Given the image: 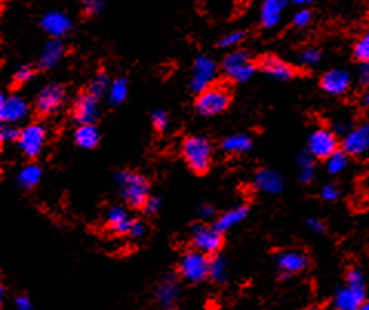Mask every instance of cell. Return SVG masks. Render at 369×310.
Wrapping results in <instances>:
<instances>
[{
    "label": "cell",
    "instance_id": "obj_1",
    "mask_svg": "<svg viewBox=\"0 0 369 310\" xmlns=\"http://www.w3.org/2000/svg\"><path fill=\"white\" fill-rule=\"evenodd\" d=\"M182 158L196 174H207L213 164V143L203 135H189L180 144Z\"/></svg>",
    "mask_w": 369,
    "mask_h": 310
},
{
    "label": "cell",
    "instance_id": "obj_2",
    "mask_svg": "<svg viewBox=\"0 0 369 310\" xmlns=\"http://www.w3.org/2000/svg\"><path fill=\"white\" fill-rule=\"evenodd\" d=\"M115 184L120 189L122 198L133 209H140L149 197V182L146 177L133 171H119L114 177Z\"/></svg>",
    "mask_w": 369,
    "mask_h": 310
},
{
    "label": "cell",
    "instance_id": "obj_3",
    "mask_svg": "<svg viewBox=\"0 0 369 310\" xmlns=\"http://www.w3.org/2000/svg\"><path fill=\"white\" fill-rule=\"evenodd\" d=\"M257 65L252 61L251 54L246 50H234L228 52L222 61L225 77L234 84H246L256 74Z\"/></svg>",
    "mask_w": 369,
    "mask_h": 310
},
{
    "label": "cell",
    "instance_id": "obj_4",
    "mask_svg": "<svg viewBox=\"0 0 369 310\" xmlns=\"http://www.w3.org/2000/svg\"><path fill=\"white\" fill-rule=\"evenodd\" d=\"M231 103V94L227 88L213 85L197 94L194 108L202 117H216L225 113Z\"/></svg>",
    "mask_w": 369,
    "mask_h": 310
},
{
    "label": "cell",
    "instance_id": "obj_5",
    "mask_svg": "<svg viewBox=\"0 0 369 310\" xmlns=\"http://www.w3.org/2000/svg\"><path fill=\"white\" fill-rule=\"evenodd\" d=\"M189 235L194 249L207 253L209 257H214L223 247V232L218 231L216 226L196 223L191 227Z\"/></svg>",
    "mask_w": 369,
    "mask_h": 310
},
{
    "label": "cell",
    "instance_id": "obj_6",
    "mask_svg": "<svg viewBox=\"0 0 369 310\" xmlns=\"http://www.w3.org/2000/svg\"><path fill=\"white\" fill-rule=\"evenodd\" d=\"M209 255L200 251H189L183 253L179 261V273L188 282H202L209 278Z\"/></svg>",
    "mask_w": 369,
    "mask_h": 310
},
{
    "label": "cell",
    "instance_id": "obj_7",
    "mask_svg": "<svg viewBox=\"0 0 369 310\" xmlns=\"http://www.w3.org/2000/svg\"><path fill=\"white\" fill-rule=\"evenodd\" d=\"M66 89L60 84L45 85L34 97V111L39 115L48 117L57 114L65 105Z\"/></svg>",
    "mask_w": 369,
    "mask_h": 310
},
{
    "label": "cell",
    "instance_id": "obj_8",
    "mask_svg": "<svg viewBox=\"0 0 369 310\" xmlns=\"http://www.w3.org/2000/svg\"><path fill=\"white\" fill-rule=\"evenodd\" d=\"M16 143L26 158H36L42 154L46 144V128L42 123H30L20 129Z\"/></svg>",
    "mask_w": 369,
    "mask_h": 310
},
{
    "label": "cell",
    "instance_id": "obj_9",
    "mask_svg": "<svg viewBox=\"0 0 369 310\" xmlns=\"http://www.w3.org/2000/svg\"><path fill=\"white\" fill-rule=\"evenodd\" d=\"M336 151H339V139L334 130L328 128L312 130L310 139H308V153L316 160H326Z\"/></svg>",
    "mask_w": 369,
    "mask_h": 310
},
{
    "label": "cell",
    "instance_id": "obj_10",
    "mask_svg": "<svg viewBox=\"0 0 369 310\" xmlns=\"http://www.w3.org/2000/svg\"><path fill=\"white\" fill-rule=\"evenodd\" d=\"M217 77L216 61L208 56H197L193 64V74H191L189 88L191 91L199 94L205 89L213 86Z\"/></svg>",
    "mask_w": 369,
    "mask_h": 310
},
{
    "label": "cell",
    "instance_id": "obj_11",
    "mask_svg": "<svg viewBox=\"0 0 369 310\" xmlns=\"http://www.w3.org/2000/svg\"><path fill=\"white\" fill-rule=\"evenodd\" d=\"M100 115L99 97H95L91 93L79 94L73 103V119L77 125L84 123H95Z\"/></svg>",
    "mask_w": 369,
    "mask_h": 310
},
{
    "label": "cell",
    "instance_id": "obj_12",
    "mask_svg": "<svg viewBox=\"0 0 369 310\" xmlns=\"http://www.w3.org/2000/svg\"><path fill=\"white\" fill-rule=\"evenodd\" d=\"M341 149L351 157H361L369 153V123L352 126L343 137Z\"/></svg>",
    "mask_w": 369,
    "mask_h": 310
},
{
    "label": "cell",
    "instance_id": "obj_13",
    "mask_svg": "<svg viewBox=\"0 0 369 310\" xmlns=\"http://www.w3.org/2000/svg\"><path fill=\"white\" fill-rule=\"evenodd\" d=\"M30 114V105L20 95L2 94L0 97V120L2 123H16L25 120Z\"/></svg>",
    "mask_w": 369,
    "mask_h": 310
},
{
    "label": "cell",
    "instance_id": "obj_14",
    "mask_svg": "<svg viewBox=\"0 0 369 310\" xmlns=\"http://www.w3.org/2000/svg\"><path fill=\"white\" fill-rule=\"evenodd\" d=\"M40 28L51 39H62L71 32L73 20L62 11H48L40 19Z\"/></svg>",
    "mask_w": 369,
    "mask_h": 310
},
{
    "label": "cell",
    "instance_id": "obj_15",
    "mask_svg": "<svg viewBox=\"0 0 369 310\" xmlns=\"http://www.w3.org/2000/svg\"><path fill=\"white\" fill-rule=\"evenodd\" d=\"M257 68L263 74L269 75V77L280 80V81L291 80L294 75H296V70H294V66L291 64L276 56H272V54H266V56H263L261 60H258Z\"/></svg>",
    "mask_w": 369,
    "mask_h": 310
},
{
    "label": "cell",
    "instance_id": "obj_16",
    "mask_svg": "<svg viewBox=\"0 0 369 310\" xmlns=\"http://www.w3.org/2000/svg\"><path fill=\"white\" fill-rule=\"evenodd\" d=\"M155 300L159 306L163 309H174L180 301V286L177 282V277L173 273H168L165 278L160 281V284L155 287Z\"/></svg>",
    "mask_w": 369,
    "mask_h": 310
},
{
    "label": "cell",
    "instance_id": "obj_17",
    "mask_svg": "<svg viewBox=\"0 0 369 310\" xmlns=\"http://www.w3.org/2000/svg\"><path fill=\"white\" fill-rule=\"evenodd\" d=\"M366 301L365 287H355L346 284L337 291L334 296L332 304L339 310H357L361 309L363 302Z\"/></svg>",
    "mask_w": 369,
    "mask_h": 310
},
{
    "label": "cell",
    "instance_id": "obj_18",
    "mask_svg": "<svg viewBox=\"0 0 369 310\" xmlns=\"http://www.w3.org/2000/svg\"><path fill=\"white\" fill-rule=\"evenodd\" d=\"M320 88L326 94L343 95L351 88V75L345 70H331L322 75L320 79Z\"/></svg>",
    "mask_w": 369,
    "mask_h": 310
},
{
    "label": "cell",
    "instance_id": "obj_19",
    "mask_svg": "<svg viewBox=\"0 0 369 310\" xmlns=\"http://www.w3.org/2000/svg\"><path fill=\"white\" fill-rule=\"evenodd\" d=\"M252 186H254L257 192H262V194H278V192H282L285 182L278 172L263 168L256 172L254 178H252Z\"/></svg>",
    "mask_w": 369,
    "mask_h": 310
},
{
    "label": "cell",
    "instance_id": "obj_20",
    "mask_svg": "<svg viewBox=\"0 0 369 310\" xmlns=\"http://www.w3.org/2000/svg\"><path fill=\"white\" fill-rule=\"evenodd\" d=\"M277 269L282 275H296L303 272L308 267V257L300 251H285L280 252L276 258Z\"/></svg>",
    "mask_w": 369,
    "mask_h": 310
},
{
    "label": "cell",
    "instance_id": "obj_21",
    "mask_svg": "<svg viewBox=\"0 0 369 310\" xmlns=\"http://www.w3.org/2000/svg\"><path fill=\"white\" fill-rule=\"evenodd\" d=\"M290 0H263L261 8V23L263 28H274L280 23Z\"/></svg>",
    "mask_w": 369,
    "mask_h": 310
},
{
    "label": "cell",
    "instance_id": "obj_22",
    "mask_svg": "<svg viewBox=\"0 0 369 310\" xmlns=\"http://www.w3.org/2000/svg\"><path fill=\"white\" fill-rule=\"evenodd\" d=\"M66 52V48L64 45V42H62L60 39H51L50 42H48L45 46L42 52H40V57H39V68L40 70H53L54 66H56L59 61L64 59Z\"/></svg>",
    "mask_w": 369,
    "mask_h": 310
},
{
    "label": "cell",
    "instance_id": "obj_23",
    "mask_svg": "<svg viewBox=\"0 0 369 310\" xmlns=\"http://www.w3.org/2000/svg\"><path fill=\"white\" fill-rule=\"evenodd\" d=\"M133 220L129 213L122 206H113L106 212V227L115 235H125L129 233V227H131Z\"/></svg>",
    "mask_w": 369,
    "mask_h": 310
},
{
    "label": "cell",
    "instance_id": "obj_24",
    "mask_svg": "<svg viewBox=\"0 0 369 310\" xmlns=\"http://www.w3.org/2000/svg\"><path fill=\"white\" fill-rule=\"evenodd\" d=\"M100 142L99 129L95 128L94 123H84V125H77L74 130V143L80 149L90 151L97 146Z\"/></svg>",
    "mask_w": 369,
    "mask_h": 310
},
{
    "label": "cell",
    "instance_id": "obj_25",
    "mask_svg": "<svg viewBox=\"0 0 369 310\" xmlns=\"http://www.w3.org/2000/svg\"><path fill=\"white\" fill-rule=\"evenodd\" d=\"M249 213V208L245 204H240V206H236V208H232L227 212H223L220 217H218L216 220L214 226L217 227L220 232H227L229 229H232V227L240 224L243 220L248 217Z\"/></svg>",
    "mask_w": 369,
    "mask_h": 310
},
{
    "label": "cell",
    "instance_id": "obj_26",
    "mask_svg": "<svg viewBox=\"0 0 369 310\" xmlns=\"http://www.w3.org/2000/svg\"><path fill=\"white\" fill-rule=\"evenodd\" d=\"M220 148L228 154L242 155L252 149V139L246 134H232L222 140Z\"/></svg>",
    "mask_w": 369,
    "mask_h": 310
},
{
    "label": "cell",
    "instance_id": "obj_27",
    "mask_svg": "<svg viewBox=\"0 0 369 310\" xmlns=\"http://www.w3.org/2000/svg\"><path fill=\"white\" fill-rule=\"evenodd\" d=\"M40 178H42V169L37 164H26L17 174V184L25 191L36 188Z\"/></svg>",
    "mask_w": 369,
    "mask_h": 310
},
{
    "label": "cell",
    "instance_id": "obj_28",
    "mask_svg": "<svg viewBox=\"0 0 369 310\" xmlns=\"http://www.w3.org/2000/svg\"><path fill=\"white\" fill-rule=\"evenodd\" d=\"M111 77L106 71H99L91 79L90 85H88V93H91L95 97H104V95H108L109 88H111Z\"/></svg>",
    "mask_w": 369,
    "mask_h": 310
},
{
    "label": "cell",
    "instance_id": "obj_29",
    "mask_svg": "<svg viewBox=\"0 0 369 310\" xmlns=\"http://www.w3.org/2000/svg\"><path fill=\"white\" fill-rule=\"evenodd\" d=\"M128 80L119 77L113 80L111 88H109L108 91V101L111 103L113 106H119L122 101H125V99L128 97Z\"/></svg>",
    "mask_w": 369,
    "mask_h": 310
},
{
    "label": "cell",
    "instance_id": "obj_30",
    "mask_svg": "<svg viewBox=\"0 0 369 310\" xmlns=\"http://www.w3.org/2000/svg\"><path fill=\"white\" fill-rule=\"evenodd\" d=\"M350 154H346L343 149H339L330 158H326V169L330 174L337 175L350 166Z\"/></svg>",
    "mask_w": 369,
    "mask_h": 310
},
{
    "label": "cell",
    "instance_id": "obj_31",
    "mask_svg": "<svg viewBox=\"0 0 369 310\" xmlns=\"http://www.w3.org/2000/svg\"><path fill=\"white\" fill-rule=\"evenodd\" d=\"M209 278L213 280L214 282H218V284H223V282L228 280L227 260L222 258V257H217V255H214V257L211 258Z\"/></svg>",
    "mask_w": 369,
    "mask_h": 310
},
{
    "label": "cell",
    "instance_id": "obj_32",
    "mask_svg": "<svg viewBox=\"0 0 369 310\" xmlns=\"http://www.w3.org/2000/svg\"><path fill=\"white\" fill-rule=\"evenodd\" d=\"M314 160H316V158L310 153L299 157V178L302 183H310L314 178V174H316V163H314Z\"/></svg>",
    "mask_w": 369,
    "mask_h": 310
},
{
    "label": "cell",
    "instance_id": "obj_33",
    "mask_svg": "<svg viewBox=\"0 0 369 310\" xmlns=\"http://www.w3.org/2000/svg\"><path fill=\"white\" fill-rule=\"evenodd\" d=\"M354 57L360 64H369V30L354 45Z\"/></svg>",
    "mask_w": 369,
    "mask_h": 310
},
{
    "label": "cell",
    "instance_id": "obj_34",
    "mask_svg": "<svg viewBox=\"0 0 369 310\" xmlns=\"http://www.w3.org/2000/svg\"><path fill=\"white\" fill-rule=\"evenodd\" d=\"M34 75H36V70H34L31 65H22L17 68V71L12 75V81H15V85L22 86L30 84L34 79Z\"/></svg>",
    "mask_w": 369,
    "mask_h": 310
},
{
    "label": "cell",
    "instance_id": "obj_35",
    "mask_svg": "<svg viewBox=\"0 0 369 310\" xmlns=\"http://www.w3.org/2000/svg\"><path fill=\"white\" fill-rule=\"evenodd\" d=\"M243 31H231L218 40V48H225V50H231V48H237L245 40Z\"/></svg>",
    "mask_w": 369,
    "mask_h": 310
},
{
    "label": "cell",
    "instance_id": "obj_36",
    "mask_svg": "<svg viewBox=\"0 0 369 310\" xmlns=\"http://www.w3.org/2000/svg\"><path fill=\"white\" fill-rule=\"evenodd\" d=\"M320 60H322V52L316 50V48H306V50L300 52V61L308 68L317 66Z\"/></svg>",
    "mask_w": 369,
    "mask_h": 310
},
{
    "label": "cell",
    "instance_id": "obj_37",
    "mask_svg": "<svg viewBox=\"0 0 369 310\" xmlns=\"http://www.w3.org/2000/svg\"><path fill=\"white\" fill-rule=\"evenodd\" d=\"M104 0H82V12L88 17L99 16L104 11Z\"/></svg>",
    "mask_w": 369,
    "mask_h": 310
},
{
    "label": "cell",
    "instance_id": "obj_38",
    "mask_svg": "<svg viewBox=\"0 0 369 310\" xmlns=\"http://www.w3.org/2000/svg\"><path fill=\"white\" fill-rule=\"evenodd\" d=\"M151 123L157 133H165L169 125V115L163 109H155L151 114Z\"/></svg>",
    "mask_w": 369,
    "mask_h": 310
},
{
    "label": "cell",
    "instance_id": "obj_39",
    "mask_svg": "<svg viewBox=\"0 0 369 310\" xmlns=\"http://www.w3.org/2000/svg\"><path fill=\"white\" fill-rule=\"evenodd\" d=\"M20 129L16 128V125L12 123H3L2 128H0V139L3 143H15L19 139Z\"/></svg>",
    "mask_w": 369,
    "mask_h": 310
},
{
    "label": "cell",
    "instance_id": "obj_40",
    "mask_svg": "<svg viewBox=\"0 0 369 310\" xmlns=\"http://www.w3.org/2000/svg\"><path fill=\"white\" fill-rule=\"evenodd\" d=\"M311 20H312L311 11L306 10V8H302L292 16V25L296 26V28H306V26L311 23Z\"/></svg>",
    "mask_w": 369,
    "mask_h": 310
},
{
    "label": "cell",
    "instance_id": "obj_41",
    "mask_svg": "<svg viewBox=\"0 0 369 310\" xmlns=\"http://www.w3.org/2000/svg\"><path fill=\"white\" fill-rule=\"evenodd\" d=\"M346 284L355 286V287H365V277L359 269H350L346 272Z\"/></svg>",
    "mask_w": 369,
    "mask_h": 310
},
{
    "label": "cell",
    "instance_id": "obj_42",
    "mask_svg": "<svg viewBox=\"0 0 369 310\" xmlns=\"http://www.w3.org/2000/svg\"><path fill=\"white\" fill-rule=\"evenodd\" d=\"M320 197H322L325 202H336V200L340 197V189L336 184L326 183L322 188V191H320Z\"/></svg>",
    "mask_w": 369,
    "mask_h": 310
},
{
    "label": "cell",
    "instance_id": "obj_43",
    "mask_svg": "<svg viewBox=\"0 0 369 310\" xmlns=\"http://www.w3.org/2000/svg\"><path fill=\"white\" fill-rule=\"evenodd\" d=\"M162 208V200L159 197H154V195H149L146 198L145 204H143V211H145L148 215H154V213H157L160 211Z\"/></svg>",
    "mask_w": 369,
    "mask_h": 310
},
{
    "label": "cell",
    "instance_id": "obj_44",
    "mask_svg": "<svg viewBox=\"0 0 369 310\" xmlns=\"http://www.w3.org/2000/svg\"><path fill=\"white\" fill-rule=\"evenodd\" d=\"M146 224L142 222V220H133V223H131V227H129V233L128 235H131L133 238H142V237H145V233H146Z\"/></svg>",
    "mask_w": 369,
    "mask_h": 310
},
{
    "label": "cell",
    "instance_id": "obj_45",
    "mask_svg": "<svg viewBox=\"0 0 369 310\" xmlns=\"http://www.w3.org/2000/svg\"><path fill=\"white\" fill-rule=\"evenodd\" d=\"M357 77H359V84L361 86L369 88V64H361Z\"/></svg>",
    "mask_w": 369,
    "mask_h": 310
},
{
    "label": "cell",
    "instance_id": "obj_46",
    "mask_svg": "<svg viewBox=\"0 0 369 310\" xmlns=\"http://www.w3.org/2000/svg\"><path fill=\"white\" fill-rule=\"evenodd\" d=\"M15 304L17 310H31L32 309V302L26 295H19L15 300Z\"/></svg>",
    "mask_w": 369,
    "mask_h": 310
},
{
    "label": "cell",
    "instance_id": "obj_47",
    "mask_svg": "<svg viewBox=\"0 0 369 310\" xmlns=\"http://www.w3.org/2000/svg\"><path fill=\"white\" fill-rule=\"evenodd\" d=\"M306 224H308V227H310L311 231L317 232V233H322L325 231V224H323L322 220H319V218H310L306 222Z\"/></svg>",
    "mask_w": 369,
    "mask_h": 310
},
{
    "label": "cell",
    "instance_id": "obj_48",
    "mask_svg": "<svg viewBox=\"0 0 369 310\" xmlns=\"http://www.w3.org/2000/svg\"><path fill=\"white\" fill-rule=\"evenodd\" d=\"M197 212H199V215H200L202 218H211V217H213L214 213H216V211H214L213 206L208 204V203H203V204L200 206V208L197 209Z\"/></svg>",
    "mask_w": 369,
    "mask_h": 310
},
{
    "label": "cell",
    "instance_id": "obj_49",
    "mask_svg": "<svg viewBox=\"0 0 369 310\" xmlns=\"http://www.w3.org/2000/svg\"><path fill=\"white\" fill-rule=\"evenodd\" d=\"M294 2H296V3L300 5V6H305V5L312 3V0H294Z\"/></svg>",
    "mask_w": 369,
    "mask_h": 310
},
{
    "label": "cell",
    "instance_id": "obj_50",
    "mask_svg": "<svg viewBox=\"0 0 369 310\" xmlns=\"http://www.w3.org/2000/svg\"><path fill=\"white\" fill-rule=\"evenodd\" d=\"M361 309H363V310H369V301H365V302H363V306H361Z\"/></svg>",
    "mask_w": 369,
    "mask_h": 310
},
{
    "label": "cell",
    "instance_id": "obj_51",
    "mask_svg": "<svg viewBox=\"0 0 369 310\" xmlns=\"http://www.w3.org/2000/svg\"><path fill=\"white\" fill-rule=\"evenodd\" d=\"M365 105L369 106V93L366 94V97H365Z\"/></svg>",
    "mask_w": 369,
    "mask_h": 310
}]
</instances>
